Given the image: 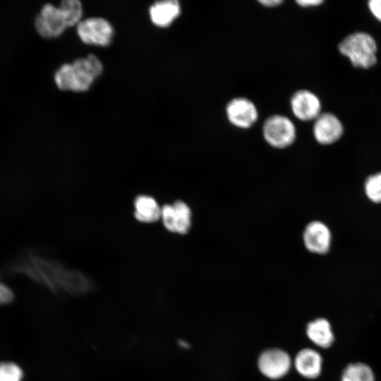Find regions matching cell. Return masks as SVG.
I'll use <instances>...</instances> for the list:
<instances>
[{"mask_svg": "<svg viewBox=\"0 0 381 381\" xmlns=\"http://www.w3.org/2000/svg\"><path fill=\"white\" fill-rule=\"evenodd\" d=\"M339 50L356 67L368 68L377 61L376 42L365 32H355L346 37L339 44Z\"/></svg>", "mask_w": 381, "mask_h": 381, "instance_id": "obj_3", "label": "cell"}, {"mask_svg": "<svg viewBox=\"0 0 381 381\" xmlns=\"http://www.w3.org/2000/svg\"><path fill=\"white\" fill-rule=\"evenodd\" d=\"M161 219L167 231L184 235L189 232L192 226V211L187 203L176 200L162 206Z\"/></svg>", "mask_w": 381, "mask_h": 381, "instance_id": "obj_6", "label": "cell"}, {"mask_svg": "<svg viewBox=\"0 0 381 381\" xmlns=\"http://www.w3.org/2000/svg\"><path fill=\"white\" fill-rule=\"evenodd\" d=\"M134 216L143 223H153L161 218L162 207L152 196L140 195L134 200Z\"/></svg>", "mask_w": 381, "mask_h": 381, "instance_id": "obj_16", "label": "cell"}, {"mask_svg": "<svg viewBox=\"0 0 381 381\" xmlns=\"http://www.w3.org/2000/svg\"><path fill=\"white\" fill-rule=\"evenodd\" d=\"M11 267L13 272L23 273L55 291L78 294L92 287L90 280L82 272L68 269L56 260L31 251L20 255Z\"/></svg>", "mask_w": 381, "mask_h": 381, "instance_id": "obj_1", "label": "cell"}, {"mask_svg": "<svg viewBox=\"0 0 381 381\" xmlns=\"http://www.w3.org/2000/svg\"><path fill=\"white\" fill-rule=\"evenodd\" d=\"M228 121L234 126L247 129L257 121L258 112L252 101L245 97H236L230 100L226 107Z\"/></svg>", "mask_w": 381, "mask_h": 381, "instance_id": "obj_10", "label": "cell"}, {"mask_svg": "<svg viewBox=\"0 0 381 381\" xmlns=\"http://www.w3.org/2000/svg\"><path fill=\"white\" fill-rule=\"evenodd\" d=\"M290 104L294 115L301 121L315 120L320 114V99L309 90L296 91L292 95Z\"/></svg>", "mask_w": 381, "mask_h": 381, "instance_id": "obj_12", "label": "cell"}, {"mask_svg": "<svg viewBox=\"0 0 381 381\" xmlns=\"http://www.w3.org/2000/svg\"><path fill=\"white\" fill-rule=\"evenodd\" d=\"M262 135L266 143L271 147L285 149L295 142L296 130L289 118L275 114L265 121L262 126Z\"/></svg>", "mask_w": 381, "mask_h": 381, "instance_id": "obj_4", "label": "cell"}, {"mask_svg": "<svg viewBox=\"0 0 381 381\" xmlns=\"http://www.w3.org/2000/svg\"><path fill=\"white\" fill-rule=\"evenodd\" d=\"M12 291L4 283L0 282V304L6 303L12 300Z\"/></svg>", "mask_w": 381, "mask_h": 381, "instance_id": "obj_21", "label": "cell"}, {"mask_svg": "<svg viewBox=\"0 0 381 381\" xmlns=\"http://www.w3.org/2000/svg\"><path fill=\"white\" fill-rule=\"evenodd\" d=\"M322 363L321 354L310 348L300 350L294 358L296 370L301 376L307 379H315L320 375Z\"/></svg>", "mask_w": 381, "mask_h": 381, "instance_id": "obj_13", "label": "cell"}, {"mask_svg": "<svg viewBox=\"0 0 381 381\" xmlns=\"http://www.w3.org/2000/svg\"><path fill=\"white\" fill-rule=\"evenodd\" d=\"M368 7L373 15L381 21V0H371L368 2Z\"/></svg>", "mask_w": 381, "mask_h": 381, "instance_id": "obj_22", "label": "cell"}, {"mask_svg": "<svg viewBox=\"0 0 381 381\" xmlns=\"http://www.w3.org/2000/svg\"><path fill=\"white\" fill-rule=\"evenodd\" d=\"M340 121L331 113L320 114L315 119L313 132L316 141L322 145L337 142L343 134Z\"/></svg>", "mask_w": 381, "mask_h": 381, "instance_id": "obj_11", "label": "cell"}, {"mask_svg": "<svg viewBox=\"0 0 381 381\" xmlns=\"http://www.w3.org/2000/svg\"><path fill=\"white\" fill-rule=\"evenodd\" d=\"M365 198L372 204L381 205V171L368 174L363 184Z\"/></svg>", "mask_w": 381, "mask_h": 381, "instance_id": "obj_18", "label": "cell"}, {"mask_svg": "<svg viewBox=\"0 0 381 381\" xmlns=\"http://www.w3.org/2000/svg\"><path fill=\"white\" fill-rule=\"evenodd\" d=\"M340 381H375L372 368L363 362L349 363L342 370Z\"/></svg>", "mask_w": 381, "mask_h": 381, "instance_id": "obj_17", "label": "cell"}, {"mask_svg": "<svg viewBox=\"0 0 381 381\" xmlns=\"http://www.w3.org/2000/svg\"><path fill=\"white\" fill-rule=\"evenodd\" d=\"M21 368L13 362L0 363V381H22Z\"/></svg>", "mask_w": 381, "mask_h": 381, "instance_id": "obj_20", "label": "cell"}, {"mask_svg": "<svg viewBox=\"0 0 381 381\" xmlns=\"http://www.w3.org/2000/svg\"><path fill=\"white\" fill-rule=\"evenodd\" d=\"M103 66L94 54L80 58L72 64L61 66L54 74V82L59 89L74 92L87 91L102 73Z\"/></svg>", "mask_w": 381, "mask_h": 381, "instance_id": "obj_2", "label": "cell"}, {"mask_svg": "<svg viewBox=\"0 0 381 381\" xmlns=\"http://www.w3.org/2000/svg\"><path fill=\"white\" fill-rule=\"evenodd\" d=\"M77 33L85 44L104 47L111 43L114 30L104 18H90L77 25Z\"/></svg>", "mask_w": 381, "mask_h": 381, "instance_id": "obj_7", "label": "cell"}, {"mask_svg": "<svg viewBox=\"0 0 381 381\" xmlns=\"http://www.w3.org/2000/svg\"><path fill=\"white\" fill-rule=\"evenodd\" d=\"M181 6L176 0L155 2L150 8L152 22L160 28L169 26L179 16Z\"/></svg>", "mask_w": 381, "mask_h": 381, "instance_id": "obj_15", "label": "cell"}, {"mask_svg": "<svg viewBox=\"0 0 381 381\" xmlns=\"http://www.w3.org/2000/svg\"><path fill=\"white\" fill-rule=\"evenodd\" d=\"M291 361L289 355L279 349H269L261 353L258 360L260 373L270 379H279L289 371Z\"/></svg>", "mask_w": 381, "mask_h": 381, "instance_id": "obj_9", "label": "cell"}, {"mask_svg": "<svg viewBox=\"0 0 381 381\" xmlns=\"http://www.w3.org/2000/svg\"><path fill=\"white\" fill-rule=\"evenodd\" d=\"M306 333L315 345L322 349L330 348L335 341L332 325L325 318H318L309 322Z\"/></svg>", "mask_w": 381, "mask_h": 381, "instance_id": "obj_14", "label": "cell"}, {"mask_svg": "<svg viewBox=\"0 0 381 381\" xmlns=\"http://www.w3.org/2000/svg\"><path fill=\"white\" fill-rule=\"evenodd\" d=\"M322 2L323 1L321 0H300L296 1V3L302 7L316 6Z\"/></svg>", "mask_w": 381, "mask_h": 381, "instance_id": "obj_23", "label": "cell"}, {"mask_svg": "<svg viewBox=\"0 0 381 381\" xmlns=\"http://www.w3.org/2000/svg\"><path fill=\"white\" fill-rule=\"evenodd\" d=\"M61 9L67 27L78 25L83 15L82 4L77 0H64L59 6Z\"/></svg>", "mask_w": 381, "mask_h": 381, "instance_id": "obj_19", "label": "cell"}, {"mask_svg": "<svg viewBox=\"0 0 381 381\" xmlns=\"http://www.w3.org/2000/svg\"><path fill=\"white\" fill-rule=\"evenodd\" d=\"M259 2L266 7H274L280 5L283 1L282 0H262Z\"/></svg>", "mask_w": 381, "mask_h": 381, "instance_id": "obj_24", "label": "cell"}, {"mask_svg": "<svg viewBox=\"0 0 381 381\" xmlns=\"http://www.w3.org/2000/svg\"><path fill=\"white\" fill-rule=\"evenodd\" d=\"M35 27L44 38H54L61 35L67 27L64 16L59 6L44 4L35 17Z\"/></svg>", "mask_w": 381, "mask_h": 381, "instance_id": "obj_8", "label": "cell"}, {"mask_svg": "<svg viewBox=\"0 0 381 381\" xmlns=\"http://www.w3.org/2000/svg\"><path fill=\"white\" fill-rule=\"evenodd\" d=\"M302 241L308 252L325 256L329 254L332 248V231L324 221L311 220L303 230Z\"/></svg>", "mask_w": 381, "mask_h": 381, "instance_id": "obj_5", "label": "cell"}]
</instances>
